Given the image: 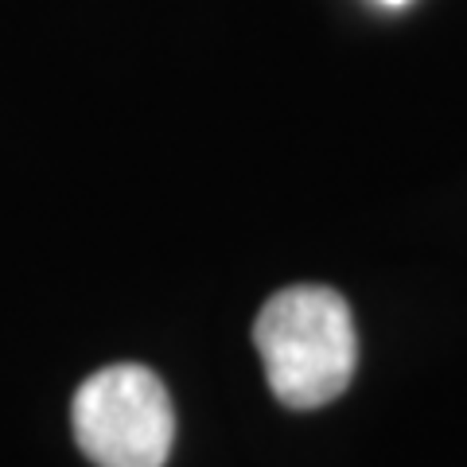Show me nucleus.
<instances>
[{"mask_svg": "<svg viewBox=\"0 0 467 467\" xmlns=\"http://www.w3.org/2000/svg\"><path fill=\"white\" fill-rule=\"evenodd\" d=\"M75 441L98 467H164L175 413L164 382L137 362L90 374L75 393Z\"/></svg>", "mask_w": 467, "mask_h": 467, "instance_id": "2", "label": "nucleus"}, {"mask_svg": "<svg viewBox=\"0 0 467 467\" xmlns=\"http://www.w3.org/2000/svg\"><path fill=\"white\" fill-rule=\"evenodd\" d=\"M382 5H389V8H401V5H405V0H382Z\"/></svg>", "mask_w": 467, "mask_h": 467, "instance_id": "3", "label": "nucleus"}, {"mask_svg": "<svg viewBox=\"0 0 467 467\" xmlns=\"http://www.w3.org/2000/svg\"><path fill=\"white\" fill-rule=\"evenodd\" d=\"M254 343L276 401L288 409L327 405L355 378V319L347 300L327 285L281 288L261 308Z\"/></svg>", "mask_w": 467, "mask_h": 467, "instance_id": "1", "label": "nucleus"}]
</instances>
